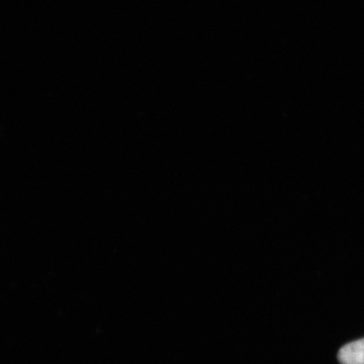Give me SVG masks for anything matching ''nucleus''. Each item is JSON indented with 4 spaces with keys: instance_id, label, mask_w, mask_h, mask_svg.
I'll return each mask as SVG.
<instances>
[{
    "instance_id": "nucleus-1",
    "label": "nucleus",
    "mask_w": 364,
    "mask_h": 364,
    "mask_svg": "<svg viewBox=\"0 0 364 364\" xmlns=\"http://www.w3.org/2000/svg\"><path fill=\"white\" fill-rule=\"evenodd\" d=\"M338 359L341 364H364V338L341 348Z\"/></svg>"
}]
</instances>
